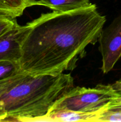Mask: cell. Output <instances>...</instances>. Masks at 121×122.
Here are the masks:
<instances>
[{
    "label": "cell",
    "mask_w": 121,
    "mask_h": 122,
    "mask_svg": "<svg viewBox=\"0 0 121 122\" xmlns=\"http://www.w3.org/2000/svg\"><path fill=\"white\" fill-rule=\"evenodd\" d=\"M106 21L94 4L69 11L42 14L26 24L20 71L36 76L72 70L86 48L98 41Z\"/></svg>",
    "instance_id": "6da1fadb"
},
{
    "label": "cell",
    "mask_w": 121,
    "mask_h": 122,
    "mask_svg": "<svg viewBox=\"0 0 121 122\" xmlns=\"http://www.w3.org/2000/svg\"><path fill=\"white\" fill-rule=\"evenodd\" d=\"M73 87L70 73L26 74L0 98V122H37Z\"/></svg>",
    "instance_id": "7a4b0ae2"
},
{
    "label": "cell",
    "mask_w": 121,
    "mask_h": 122,
    "mask_svg": "<svg viewBox=\"0 0 121 122\" xmlns=\"http://www.w3.org/2000/svg\"><path fill=\"white\" fill-rule=\"evenodd\" d=\"M121 96V92L112 85L98 84L93 88H72L53 104L49 112L68 109L86 113H95L113 98Z\"/></svg>",
    "instance_id": "3957f363"
},
{
    "label": "cell",
    "mask_w": 121,
    "mask_h": 122,
    "mask_svg": "<svg viewBox=\"0 0 121 122\" xmlns=\"http://www.w3.org/2000/svg\"><path fill=\"white\" fill-rule=\"evenodd\" d=\"M98 50L102 56V72L111 71L121 57V14L103 27L98 36Z\"/></svg>",
    "instance_id": "277c9868"
},
{
    "label": "cell",
    "mask_w": 121,
    "mask_h": 122,
    "mask_svg": "<svg viewBox=\"0 0 121 122\" xmlns=\"http://www.w3.org/2000/svg\"><path fill=\"white\" fill-rule=\"evenodd\" d=\"M27 30L17 23L14 26L0 36V61H9L19 64L22 42Z\"/></svg>",
    "instance_id": "5b68a950"
},
{
    "label": "cell",
    "mask_w": 121,
    "mask_h": 122,
    "mask_svg": "<svg viewBox=\"0 0 121 122\" xmlns=\"http://www.w3.org/2000/svg\"><path fill=\"white\" fill-rule=\"evenodd\" d=\"M97 113H86L68 109H60L49 112L37 122H96Z\"/></svg>",
    "instance_id": "8992f818"
},
{
    "label": "cell",
    "mask_w": 121,
    "mask_h": 122,
    "mask_svg": "<svg viewBox=\"0 0 121 122\" xmlns=\"http://www.w3.org/2000/svg\"><path fill=\"white\" fill-rule=\"evenodd\" d=\"M91 4L90 0H33L29 2L28 7L42 5L55 11L66 12L87 7Z\"/></svg>",
    "instance_id": "52a82bcc"
},
{
    "label": "cell",
    "mask_w": 121,
    "mask_h": 122,
    "mask_svg": "<svg viewBox=\"0 0 121 122\" xmlns=\"http://www.w3.org/2000/svg\"><path fill=\"white\" fill-rule=\"evenodd\" d=\"M96 122H121V96L112 100L97 112Z\"/></svg>",
    "instance_id": "ba28073f"
},
{
    "label": "cell",
    "mask_w": 121,
    "mask_h": 122,
    "mask_svg": "<svg viewBox=\"0 0 121 122\" xmlns=\"http://www.w3.org/2000/svg\"><path fill=\"white\" fill-rule=\"evenodd\" d=\"M28 7L27 0H0V13L16 19Z\"/></svg>",
    "instance_id": "9c48e42d"
},
{
    "label": "cell",
    "mask_w": 121,
    "mask_h": 122,
    "mask_svg": "<svg viewBox=\"0 0 121 122\" xmlns=\"http://www.w3.org/2000/svg\"><path fill=\"white\" fill-rule=\"evenodd\" d=\"M20 73L21 72L18 63L9 61H0V80L4 79Z\"/></svg>",
    "instance_id": "30bf717a"
},
{
    "label": "cell",
    "mask_w": 121,
    "mask_h": 122,
    "mask_svg": "<svg viewBox=\"0 0 121 122\" xmlns=\"http://www.w3.org/2000/svg\"><path fill=\"white\" fill-rule=\"evenodd\" d=\"M26 75L23 73H20L4 79L0 80V98L19 83Z\"/></svg>",
    "instance_id": "8fae6325"
},
{
    "label": "cell",
    "mask_w": 121,
    "mask_h": 122,
    "mask_svg": "<svg viewBox=\"0 0 121 122\" xmlns=\"http://www.w3.org/2000/svg\"><path fill=\"white\" fill-rule=\"evenodd\" d=\"M15 18L0 13V36L17 23Z\"/></svg>",
    "instance_id": "7c38bea8"
},
{
    "label": "cell",
    "mask_w": 121,
    "mask_h": 122,
    "mask_svg": "<svg viewBox=\"0 0 121 122\" xmlns=\"http://www.w3.org/2000/svg\"><path fill=\"white\" fill-rule=\"evenodd\" d=\"M27 1H28V5L29 4V2H30V1H33V0H27Z\"/></svg>",
    "instance_id": "4fadbf2b"
}]
</instances>
